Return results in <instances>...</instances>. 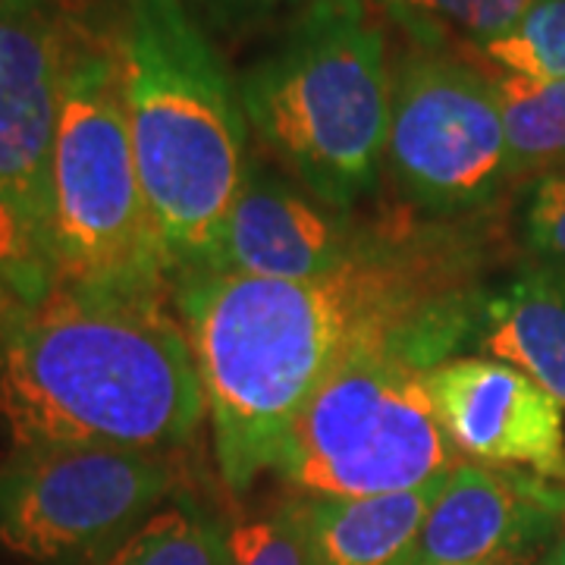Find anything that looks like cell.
I'll return each instance as SVG.
<instances>
[{"mask_svg": "<svg viewBox=\"0 0 565 565\" xmlns=\"http://www.w3.org/2000/svg\"><path fill=\"white\" fill-rule=\"evenodd\" d=\"M459 292L437 258L384 239L327 280L173 277L170 302L199 364L223 484L245 493L277 471L305 403L371 330Z\"/></svg>", "mask_w": 565, "mask_h": 565, "instance_id": "cell-1", "label": "cell"}, {"mask_svg": "<svg viewBox=\"0 0 565 565\" xmlns=\"http://www.w3.org/2000/svg\"><path fill=\"white\" fill-rule=\"evenodd\" d=\"M170 296L57 282L0 311V424L13 449L173 452L207 418Z\"/></svg>", "mask_w": 565, "mask_h": 565, "instance_id": "cell-2", "label": "cell"}, {"mask_svg": "<svg viewBox=\"0 0 565 565\" xmlns=\"http://www.w3.org/2000/svg\"><path fill=\"white\" fill-rule=\"evenodd\" d=\"M114 44L141 185L180 277L207 264L243 185L239 82L182 0H122Z\"/></svg>", "mask_w": 565, "mask_h": 565, "instance_id": "cell-3", "label": "cell"}, {"mask_svg": "<svg viewBox=\"0 0 565 565\" xmlns=\"http://www.w3.org/2000/svg\"><path fill=\"white\" fill-rule=\"evenodd\" d=\"M471 296L371 330L305 403L277 475L302 497H381L430 484L456 468L427 371L478 330Z\"/></svg>", "mask_w": 565, "mask_h": 565, "instance_id": "cell-4", "label": "cell"}, {"mask_svg": "<svg viewBox=\"0 0 565 565\" xmlns=\"http://www.w3.org/2000/svg\"><path fill=\"white\" fill-rule=\"evenodd\" d=\"M248 129L282 170L352 211L386 161L393 66L367 0H308L239 79Z\"/></svg>", "mask_w": 565, "mask_h": 565, "instance_id": "cell-5", "label": "cell"}, {"mask_svg": "<svg viewBox=\"0 0 565 565\" xmlns=\"http://www.w3.org/2000/svg\"><path fill=\"white\" fill-rule=\"evenodd\" d=\"M57 282L170 296V258L132 151L114 32L79 22L51 163Z\"/></svg>", "mask_w": 565, "mask_h": 565, "instance_id": "cell-6", "label": "cell"}, {"mask_svg": "<svg viewBox=\"0 0 565 565\" xmlns=\"http://www.w3.org/2000/svg\"><path fill=\"white\" fill-rule=\"evenodd\" d=\"M173 493L163 452L13 449L0 465V550L32 565H98Z\"/></svg>", "mask_w": 565, "mask_h": 565, "instance_id": "cell-7", "label": "cell"}, {"mask_svg": "<svg viewBox=\"0 0 565 565\" xmlns=\"http://www.w3.org/2000/svg\"><path fill=\"white\" fill-rule=\"evenodd\" d=\"M384 163L405 202L434 217L490 207L515 182L497 79L456 54H403Z\"/></svg>", "mask_w": 565, "mask_h": 565, "instance_id": "cell-8", "label": "cell"}, {"mask_svg": "<svg viewBox=\"0 0 565 565\" xmlns=\"http://www.w3.org/2000/svg\"><path fill=\"white\" fill-rule=\"evenodd\" d=\"M79 22L66 0H7L0 7V189L47 243L63 79Z\"/></svg>", "mask_w": 565, "mask_h": 565, "instance_id": "cell-9", "label": "cell"}, {"mask_svg": "<svg viewBox=\"0 0 565 565\" xmlns=\"http://www.w3.org/2000/svg\"><path fill=\"white\" fill-rule=\"evenodd\" d=\"M377 243L355 226L352 214L318 202L270 163L248 158L214 252L199 270L286 282L327 280L362 262Z\"/></svg>", "mask_w": 565, "mask_h": 565, "instance_id": "cell-10", "label": "cell"}, {"mask_svg": "<svg viewBox=\"0 0 565 565\" xmlns=\"http://www.w3.org/2000/svg\"><path fill=\"white\" fill-rule=\"evenodd\" d=\"M446 440L468 462L565 484V408L512 364L471 355L427 371Z\"/></svg>", "mask_w": 565, "mask_h": 565, "instance_id": "cell-11", "label": "cell"}, {"mask_svg": "<svg viewBox=\"0 0 565 565\" xmlns=\"http://www.w3.org/2000/svg\"><path fill=\"white\" fill-rule=\"evenodd\" d=\"M565 531V484L519 468L459 462L405 565H522Z\"/></svg>", "mask_w": 565, "mask_h": 565, "instance_id": "cell-12", "label": "cell"}, {"mask_svg": "<svg viewBox=\"0 0 565 565\" xmlns=\"http://www.w3.org/2000/svg\"><path fill=\"white\" fill-rule=\"evenodd\" d=\"M446 484L381 497H299L311 565H405Z\"/></svg>", "mask_w": 565, "mask_h": 565, "instance_id": "cell-13", "label": "cell"}, {"mask_svg": "<svg viewBox=\"0 0 565 565\" xmlns=\"http://www.w3.org/2000/svg\"><path fill=\"white\" fill-rule=\"evenodd\" d=\"M487 359L525 371L565 408V270L531 264L481 308Z\"/></svg>", "mask_w": 565, "mask_h": 565, "instance_id": "cell-14", "label": "cell"}, {"mask_svg": "<svg viewBox=\"0 0 565 565\" xmlns=\"http://www.w3.org/2000/svg\"><path fill=\"white\" fill-rule=\"evenodd\" d=\"M418 51L471 57L500 39L531 0H371Z\"/></svg>", "mask_w": 565, "mask_h": 565, "instance_id": "cell-15", "label": "cell"}, {"mask_svg": "<svg viewBox=\"0 0 565 565\" xmlns=\"http://www.w3.org/2000/svg\"><path fill=\"white\" fill-rule=\"evenodd\" d=\"M98 565H230L226 531L192 497H170Z\"/></svg>", "mask_w": 565, "mask_h": 565, "instance_id": "cell-16", "label": "cell"}, {"mask_svg": "<svg viewBox=\"0 0 565 565\" xmlns=\"http://www.w3.org/2000/svg\"><path fill=\"white\" fill-rule=\"evenodd\" d=\"M493 79L503 104L512 180H525L565 161V79Z\"/></svg>", "mask_w": 565, "mask_h": 565, "instance_id": "cell-17", "label": "cell"}, {"mask_svg": "<svg viewBox=\"0 0 565 565\" xmlns=\"http://www.w3.org/2000/svg\"><path fill=\"white\" fill-rule=\"evenodd\" d=\"M468 61L505 79H565V0H531L500 39L487 41Z\"/></svg>", "mask_w": 565, "mask_h": 565, "instance_id": "cell-18", "label": "cell"}, {"mask_svg": "<svg viewBox=\"0 0 565 565\" xmlns=\"http://www.w3.org/2000/svg\"><path fill=\"white\" fill-rule=\"evenodd\" d=\"M57 286L51 243L32 217L0 189V311L32 305Z\"/></svg>", "mask_w": 565, "mask_h": 565, "instance_id": "cell-19", "label": "cell"}, {"mask_svg": "<svg viewBox=\"0 0 565 565\" xmlns=\"http://www.w3.org/2000/svg\"><path fill=\"white\" fill-rule=\"evenodd\" d=\"M230 565H311L302 500L243 519L226 531Z\"/></svg>", "mask_w": 565, "mask_h": 565, "instance_id": "cell-20", "label": "cell"}, {"mask_svg": "<svg viewBox=\"0 0 565 565\" xmlns=\"http://www.w3.org/2000/svg\"><path fill=\"white\" fill-rule=\"evenodd\" d=\"M522 239L537 264L565 270V161L531 177L522 211Z\"/></svg>", "mask_w": 565, "mask_h": 565, "instance_id": "cell-21", "label": "cell"}, {"mask_svg": "<svg viewBox=\"0 0 565 565\" xmlns=\"http://www.w3.org/2000/svg\"><path fill=\"white\" fill-rule=\"evenodd\" d=\"M226 7H236L245 13H264V10H277L282 3H296V0H221ZM308 3V0H305Z\"/></svg>", "mask_w": 565, "mask_h": 565, "instance_id": "cell-22", "label": "cell"}, {"mask_svg": "<svg viewBox=\"0 0 565 565\" xmlns=\"http://www.w3.org/2000/svg\"><path fill=\"white\" fill-rule=\"evenodd\" d=\"M544 565H565V531L556 537V544L546 550Z\"/></svg>", "mask_w": 565, "mask_h": 565, "instance_id": "cell-23", "label": "cell"}, {"mask_svg": "<svg viewBox=\"0 0 565 565\" xmlns=\"http://www.w3.org/2000/svg\"><path fill=\"white\" fill-rule=\"evenodd\" d=\"M3 3H7V0H0V7H3Z\"/></svg>", "mask_w": 565, "mask_h": 565, "instance_id": "cell-24", "label": "cell"}]
</instances>
